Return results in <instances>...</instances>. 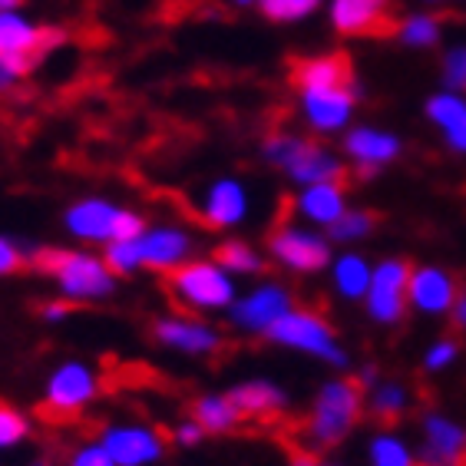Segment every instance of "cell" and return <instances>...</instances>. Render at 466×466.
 Returning <instances> with one entry per match:
<instances>
[{
  "label": "cell",
  "mask_w": 466,
  "mask_h": 466,
  "mask_svg": "<svg viewBox=\"0 0 466 466\" xmlns=\"http://www.w3.org/2000/svg\"><path fill=\"white\" fill-rule=\"evenodd\" d=\"M360 417H364V384L358 377L328 380L314 397L308 420L301 427V437H305L301 450L318 453V450L338 447L341 440L350 437V431L360 423Z\"/></svg>",
  "instance_id": "1"
},
{
  "label": "cell",
  "mask_w": 466,
  "mask_h": 466,
  "mask_svg": "<svg viewBox=\"0 0 466 466\" xmlns=\"http://www.w3.org/2000/svg\"><path fill=\"white\" fill-rule=\"evenodd\" d=\"M27 265L36 275L54 279L66 301H103L116 291V275L109 271L106 261L90 251L40 248L30 255Z\"/></svg>",
  "instance_id": "2"
},
{
  "label": "cell",
  "mask_w": 466,
  "mask_h": 466,
  "mask_svg": "<svg viewBox=\"0 0 466 466\" xmlns=\"http://www.w3.org/2000/svg\"><path fill=\"white\" fill-rule=\"evenodd\" d=\"M261 156L281 169L295 186H318V182H344L348 166L341 156H334L328 146L314 143L308 136L295 133H268L261 143Z\"/></svg>",
  "instance_id": "3"
},
{
  "label": "cell",
  "mask_w": 466,
  "mask_h": 466,
  "mask_svg": "<svg viewBox=\"0 0 466 466\" xmlns=\"http://www.w3.org/2000/svg\"><path fill=\"white\" fill-rule=\"evenodd\" d=\"M166 291L186 311H222L235 301L232 275L212 258H188L166 275Z\"/></svg>",
  "instance_id": "4"
},
{
  "label": "cell",
  "mask_w": 466,
  "mask_h": 466,
  "mask_svg": "<svg viewBox=\"0 0 466 466\" xmlns=\"http://www.w3.org/2000/svg\"><path fill=\"white\" fill-rule=\"evenodd\" d=\"M268 341H275L279 348L301 350V354H311V358L331 364V368H348V354L338 344V334H334L331 321L324 314L311 311V308H291L271 324L265 331Z\"/></svg>",
  "instance_id": "5"
},
{
  "label": "cell",
  "mask_w": 466,
  "mask_h": 466,
  "mask_svg": "<svg viewBox=\"0 0 466 466\" xmlns=\"http://www.w3.org/2000/svg\"><path fill=\"white\" fill-rule=\"evenodd\" d=\"M63 225L73 238L80 242H126V238H139L146 232V218L139 212L119 208L109 198H80L66 208Z\"/></svg>",
  "instance_id": "6"
},
{
  "label": "cell",
  "mask_w": 466,
  "mask_h": 466,
  "mask_svg": "<svg viewBox=\"0 0 466 466\" xmlns=\"http://www.w3.org/2000/svg\"><path fill=\"white\" fill-rule=\"evenodd\" d=\"M99 397V377L90 364L83 360H63L60 368L50 374L44 387V417L54 423H66L80 417L86 404Z\"/></svg>",
  "instance_id": "7"
},
{
  "label": "cell",
  "mask_w": 466,
  "mask_h": 466,
  "mask_svg": "<svg viewBox=\"0 0 466 466\" xmlns=\"http://www.w3.org/2000/svg\"><path fill=\"white\" fill-rule=\"evenodd\" d=\"M410 261L404 258H384L370 271V288L364 295V305H368V314L374 318L377 324H394L404 321L407 308V288H410Z\"/></svg>",
  "instance_id": "8"
},
{
  "label": "cell",
  "mask_w": 466,
  "mask_h": 466,
  "mask_svg": "<svg viewBox=\"0 0 466 466\" xmlns=\"http://www.w3.org/2000/svg\"><path fill=\"white\" fill-rule=\"evenodd\" d=\"M268 251L271 258L285 265V268L298 271V275H318V271L331 268V242L324 235H314L298 225H279L268 235Z\"/></svg>",
  "instance_id": "9"
},
{
  "label": "cell",
  "mask_w": 466,
  "mask_h": 466,
  "mask_svg": "<svg viewBox=\"0 0 466 466\" xmlns=\"http://www.w3.org/2000/svg\"><path fill=\"white\" fill-rule=\"evenodd\" d=\"M397 14L390 0H331V27L341 36H384L397 34Z\"/></svg>",
  "instance_id": "10"
},
{
  "label": "cell",
  "mask_w": 466,
  "mask_h": 466,
  "mask_svg": "<svg viewBox=\"0 0 466 466\" xmlns=\"http://www.w3.org/2000/svg\"><path fill=\"white\" fill-rule=\"evenodd\" d=\"M291 291L279 281H265V285L251 288L248 295L232 301L228 308V321L245 334H265L281 314L291 311Z\"/></svg>",
  "instance_id": "11"
},
{
  "label": "cell",
  "mask_w": 466,
  "mask_h": 466,
  "mask_svg": "<svg viewBox=\"0 0 466 466\" xmlns=\"http://www.w3.org/2000/svg\"><path fill=\"white\" fill-rule=\"evenodd\" d=\"M99 447L106 450L116 466H153L166 457V437L136 423H113L99 433Z\"/></svg>",
  "instance_id": "12"
},
{
  "label": "cell",
  "mask_w": 466,
  "mask_h": 466,
  "mask_svg": "<svg viewBox=\"0 0 466 466\" xmlns=\"http://www.w3.org/2000/svg\"><path fill=\"white\" fill-rule=\"evenodd\" d=\"M156 344L179 354H192V358H212L225 348V338L212 328V324L188 318V314H169L153 324Z\"/></svg>",
  "instance_id": "13"
},
{
  "label": "cell",
  "mask_w": 466,
  "mask_h": 466,
  "mask_svg": "<svg viewBox=\"0 0 466 466\" xmlns=\"http://www.w3.org/2000/svg\"><path fill=\"white\" fill-rule=\"evenodd\" d=\"M301 96V116L314 133H341L354 116L360 86H328V90H305Z\"/></svg>",
  "instance_id": "14"
},
{
  "label": "cell",
  "mask_w": 466,
  "mask_h": 466,
  "mask_svg": "<svg viewBox=\"0 0 466 466\" xmlns=\"http://www.w3.org/2000/svg\"><path fill=\"white\" fill-rule=\"evenodd\" d=\"M417 466H466V427L443 413H423Z\"/></svg>",
  "instance_id": "15"
},
{
  "label": "cell",
  "mask_w": 466,
  "mask_h": 466,
  "mask_svg": "<svg viewBox=\"0 0 466 466\" xmlns=\"http://www.w3.org/2000/svg\"><path fill=\"white\" fill-rule=\"evenodd\" d=\"M66 34L56 27H36L34 20L20 17L17 10L0 14V56H27V60H44L54 46H60Z\"/></svg>",
  "instance_id": "16"
},
{
  "label": "cell",
  "mask_w": 466,
  "mask_h": 466,
  "mask_svg": "<svg viewBox=\"0 0 466 466\" xmlns=\"http://www.w3.org/2000/svg\"><path fill=\"white\" fill-rule=\"evenodd\" d=\"M460 281L453 271L437 268V265H420V268L410 271V288H407V301L410 308H417L420 314H431V318H440V314H450L460 298Z\"/></svg>",
  "instance_id": "17"
},
{
  "label": "cell",
  "mask_w": 466,
  "mask_h": 466,
  "mask_svg": "<svg viewBox=\"0 0 466 466\" xmlns=\"http://www.w3.org/2000/svg\"><path fill=\"white\" fill-rule=\"evenodd\" d=\"M136 251H139V268L169 275L172 268H179L182 261H188L192 238L176 225H153V228L146 225V232L136 238Z\"/></svg>",
  "instance_id": "18"
},
{
  "label": "cell",
  "mask_w": 466,
  "mask_h": 466,
  "mask_svg": "<svg viewBox=\"0 0 466 466\" xmlns=\"http://www.w3.org/2000/svg\"><path fill=\"white\" fill-rule=\"evenodd\" d=\"M288 80L298 93L328 90V86H358L348 54L298 56V60L288 63Z\"/></svg>",
  "instance_id": "19"
},
{
  "label": "cell",
  "mask_w": 466,
  "mask_h": 466,
  "mask_svg": "<svg viewBox=\"0 0 466 466\" xmlns=\"http://www.w3.org/2000/svg\"><path fill=\"white\" fill-rule=\"evenodd\" d=\"M400 149H404V143L397 136L377 129V126H358L344 136V156L358 166L360 179H368L377 169L390 166L400 156Z\"/></svg>",
  "instance_id": "20"
},
{
  "label": "cell",
  "mask_w": 466,
  "mask_h": 466,
  "mask_svg": "<svg viewBox=\"0 0 466 466\" xmlns=\"http://www.w3.org/2000/svg\"><path fill=\"white\" fill-rule=\"evenodd\" d=\"M248 216V192L238 179H216L206 188L202 206H198V218L208 228H235Z\"/></svg>",
  "instance_id": "21"
},
{
  "label": "cell",
  "mask_w": 466,
  "mask_h": 466,
  "mask_svg": "<svg viewBox=\"0 0 466 466\" xmlns=\"http://www.w3.org/2000/svg\"><path fill=\"white\" fill-rule=\"evenodd\" d=\"M291 206H295L298 216L308 218V222L331 228V225L348 212V188H344V182H318V186H305L295 196Z\"/></svg>",
  "instance_id": "22"
},
{
  "label": "cell",
  "mask_w": 466,
  "mask_h": 466,
  "mask_svg": "<svg viewBox=\"0 0 466 466\" xmlns=\"http://www.w3.org/2000/svg\"><path fill=\"white\" fill-rule=\"evenodd\" d=\"M232 404L251 420H279L288 407V394L271 380H242L228 390Z\"/></svg>",
  "instance_id": "23"
},
{
  "label": "cell",
  "mask_w": 466,
  "mask_h": 466,
  "mask_svg": "<svg viewBox=\"0 0 466 466\" xmlns=\"http://www.w3.org/2000/svg\"><path fill=\"white\" fill-rule=\"evenodd\" d=\"M427 116L443 133V139H447V146L453 153H466V99L460 93L447 90L431 96Z\"/></svg>",
  "instance_id": "24"
},
{
  "label": "cell",
  "mask_w": 466,
  "mask_h": 466,
  "mask_svg": "<svg viewBox=\"0 0 466 466\" xmlns=\"http://www.w3.org/2000/svg\"><path fill=\"white\" fill-rule=\"evenodd\" d=\"M188 420H196L206 433H232L245 417H242V410L232 404V397L202 394L188 404Z\"/></svg>",
  "instance_id": "25"
},
{
  "label": "cell",
  "mask_w": 466,
  "mask_h": 466,
  "mask_svg": "<svg viewBox=\"0 0 466 466\" xmlns=\"http://www.w3.org/2000/svg\"><path fill=\"white\" fill-rule=\"evenodd\" d=\"M370 265L368 258H360L354 251L341 255V258L331 261V279H334V291L344 298V301H364L370 288Z\"/></svg>",
  "instance_id": "26"
},
{
  "label": "cell",
  "mask_w": 466,
  "mask_h": 466,
  "mask_svg": "<svg viewBox=\"0 0 466 466\" xmlns=\"http://www.w3.org/2000/svg\"><path fill=\"white\" fill-rule=\"evenodd\" d=\"M410 407V390L400 380H377L370 387L368 410L377 423H397Z\"/></svg>",
  "instance_id": "27"
},
{
  "label": "cell",
  "mask_w": 466,
  "mask_h": 466,
  "mask_svg": "<svg viewBox=\"0 0 466 466\" xmlns=\"http://www.w3.org/2000/svg\"><path fill=\"white\" fill-rule=\"evenodd\" d=\"M212 261H218L228 275H258L261 268H265V261H261V255L255 248H251L248 242H242V238H228V242H222L216 251H212Z\"/></svg>",
  "instance_id": "28"
},
{
  "label": "cell",
  "mask_w": 466,
  "mask_h": 466,
  "mask_svg": "<svg viewBox=\"0 0 466 466\" xmlns=\"http://www.w3.org/2000/svg\"><path fill=\"white\" fill-rule=\"evenodd\" d=\"M377 225H380V216L370 212V208H348V212L328 228V235H331V242H360V238L374 235Z\"/></svg>",
  "instance_id": "29"
},
{
  "label": "cell",
  "mask_w": 466,
  "mask_h": 466,
  "mask_svg": "<svg viewBox=\"0 0 466 466\" xmlns=\"http://www.w3.org/2000/svg\"><path fill=\"white\" fill-rule=\"evenodd\" d=\"M370 466H417V453L394 433H377L368 447Z\"/></svg>",
  "instance_id": "30"
},
{
  "label": "cell",
  "mask_w": 466,
  "mask_h": 466,
  "mask_svg": "<svg viewBox=\"0 0 466 466\" xmlns=\"http://www.w3.org/2000/svg\"><path fill=\"white\" fill-rule=\"evenodd\" d=\"M394 36L410 50H427V46H433L440 40V20L431 17V14H413V17L397 24Z\"/></svg>",
  "instance_id": "31"
},
{
  "label": "cell",
  "mask_w": 466,
  "mask_h": 466,
  "mask_svg": "<svg viewBox=\"0 0 466 466\" xmlns=\"http://www.w3.org/2000/svg\"><path fill=\"white\" fill-rule=\"evenodd\" d=\"M258 7L271 24H295L311 17L321 7V0H258Z\"/></svg>",
  "instance_id": "32"
},
{
  "label": "cell",
  "mask_w": 466,
  "mask_h": 466,
  "mask_svg": "<svg viewBox=\"0 0 466 466\" xmlns=\"http://www.w3.org/2000/svg\"><path fill=\"white\" fill-rule=\"evenodd\" d=\"M30 437V420L10 404H0V450H10Z\"/></svg>",
  "instance_id": "33"
},
{
  "label": "cell",
  "mask_w": 466,
  "mask_h": 466,
  "mask_svg": "<svg viewBox=\"0 0 466 466\" xmlns=\"http://www.w3.org/2000/svg\"><path fill=\"white\" fill-rule=\"evenodd\" d=\"M103 261L109 265L113 275H133L139 271V251H136V238H126V242H109L103 251Z\"/></svg>",
  "instance_id": "34"
},
{
  "label": "cell",
  "mask_w": 466,
  "mask_h": 466,
  "mask_svg": "<svg viewBox=\"0 0 466 466\" xmlns=\"http://www.w3.org/2000/svg\"><path fill=\"white\" fill-rule=\"evenodd\" d=\"M34 66L36 60H27V56H0V93L17 90L20 83L34 73Z\"/></svg>",
  "instance_id": "35"
},
{
  "label": "cell",
  "mask_w": 466,
  "mask_h": 466,
  "mask_svg": "<svg viewBox=\"0 0 466 466\" xmlns=\"http://www.w3.org/2000/svg\"><path fill=\"white\" fill-rule=\"evenodd\" d=\"M443 80L453 93L466 90V46H453L443 56Z\"/></svg>",
  "instance_id": "36"
},
{
  "label": "cell",
  "mask_w": 466,
  "mask_h": 466,
  "mask_svg": "<svg viewBox=\"0 0 466 466\" xmlns=\"http://www.w3.org/2000/svg\"><path fill=\"white\" fill-rule=\"evenodd\" d=\"M457 354H460V348H457V341H453V338H440V341L433 344L427 354H423V368H427V370H443V368H450V364L457 360Z\"/></svg>",
  "instance_id": "37"
},
{
  "label": "cell",
  "mask_w": 466,
  "mask_h": 466,
  "mask_svg": "<svg viewBox=\"0 0 466 466\" xmlns=\"http://www.w3.org/2000/svg\"><path fill=\"white\" fill-rule=\"evenodd\" d=\"M20 268H27V255L20 251L17 242H10L7 235H0V279L17 275Z\"/></svg>",
  "instance_id": "38"
},
{
  "label": "cell",
  "mask_w": 466,
  "mask_h": 466,
  "mask_svg": "<svg viewBox=\"0 0 466 466\" xmlns=\"http://www.w3.org/2000/svg\"><path fill=\"white\" fill-rule=\"evenodd\" d=\"M66 466H116V463H113V457L99 447V440H96V443H83V447L73 450Z\"/></svg>",
  "instance_id": "39"
},
{
  "label": "cell",
  "mask_w": 466,
  "mask_h": 466,
  "mask_svg": "<svg viewBox=\"0 0 466 466\" xmlns=\"http://www.w3.org/2000/svg\"><path fill=\"white\" fill-rule=\"evenodd\" d=\"M202 437H206V431H202L196 420H182L179 427L172 431V440H176L179 447H198V443H202Z\"/></svg>",
  "instance_id": "40"
},
{
  "label": "cell",
  "mask_w": 466,
  "mask_h": 466,
  "mask_svg": "<svg viewBox=\"0 0 466 466\" xmlns=\"http://www.w3.org/2000/svg\"><path fill=\"white\" fill-rule=\"evenodd\" d=\"M66 314H70V301H46V305H40L44 321H63Z\"/></svg>",
  "instance_id": "41"
},
{
  "label": "cell",
  "mask_w": 466,
  "mask_h": 466,
  "mask_svg": "<svg viewBox=\"0 0 466 466\" xmlns=\"http://www.w3.org/2000/svg\"><path fill=\"white\" fill-rule=\"evenodd\" d=\"M291 466H331V463H324L321 457H314L311 450L291 447Z\"/></svg>",
  "instance_id": "42"
},
{
  "label": "cell",
  "mask_w": 466,
  "mask_h": 466,
  "mask_svg": "<svg viewBox=\"0 0 466 466\" xmlns=\"http://www.w3.org/2000/svg\"><path fill=\"white\" fill-rule=\"evenodd\" d=\"M450 318H453V324H457L460 331H466V288L460 291L457 305H453V311H450Z\"/></svg>",
  "instance_id": "43"
},
{
  "label": "cell",
  "mask_w": 466,
  "mask_h": 466,
  "mask_svg": "<svg viewBox=\"0 0 466 466\" xmlns=\"http://www.w3.org/2000/svg\"><path fill=\"white\" fill-rule=\"evenodd\" d=\"M20 4H24V0H0V14H4V10H17Z\"/></svg>",
  "instance_id": "44"
},
{
  "label": "cell",
  "mask_w": 466,
  "mask_h": 466,
  "mask_svg": "<svg viewBox=\"0 0 466 466\" xmlns=\"http://www.w3.org/2000/svg\"><path fill=\"white\" fill-rule=\"evenodd\" d=\"M232 4H238V7H245V4H255V0H232Z\"/></svg>",
  "instance_id": "45"
},
{
  "label": "cell",
  "mask_w": 466,
  "mask_h": 466,
  "mask_svg": "<svg viewBox=\"0 0 466 466\" xmlns=\"http://www.w3.org/2000/svg\"><path fill=\"white\" fill-rule=\"evenodd\" d=\"M30 466H54V463H46V460H36V463H30Z\"/></svg>",
  "instance_id": "46"
}]
</instances>
